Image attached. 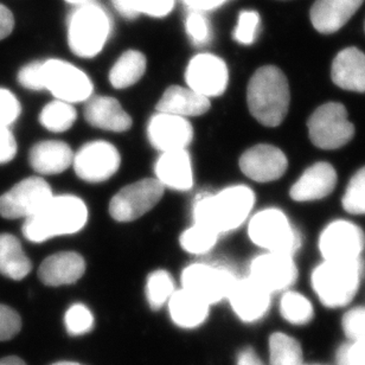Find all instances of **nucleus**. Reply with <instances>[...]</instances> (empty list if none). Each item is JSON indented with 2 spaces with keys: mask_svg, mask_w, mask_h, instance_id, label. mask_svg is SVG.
I'll return each mask as SVG.
<instances>
[{
  "mask_svg": "<svg viewBox=\"0 0 365 365\" xmlns=\"http://www.w3.org/2000/svg\"><path fill=\"white\" fill-rule=\"evenodd\" d=\"M87 220L88 209L81 198L71 195L53 196L37 214L26 218L23 234L31 242H44L80 232Z\"/></svg>",
  "mask_w": 365,
  "mask_h": 365,
  "instance_id": "1",
  "label": "nucleus"
},
{
  "mask_svg": "<svg viewBox=\"0 0 365 365\" xmlns=\"http://www.w3.org/2000/svg\"><path fill=\"white\" fill-rule=\"evenodd\" d=\"M254 203L255 196L248 186H230L216 195L200 197L193 205V220L220 235L242 225Z\"/></svg>",
  "mask_w": 365,
  "mask_h": 365,
  "instance_id": "2",
  "label": "nucleus"
},
{
  "mask_svg": "<svg viewBox=\"0 0 365 365\" xmlns=\"http://www.w3.org/2000/svg\"><path fill=\"white\" fill-rule=\"evenodd\" d=\"M291 101L289 86L284 73L274 66L254 73L247 88L250 113L264 126H279L287 115Z\"/></svg>",
  "mask_w": 365,
  "mask_h": 365,
  "instance_id": "3",
  "label": "nucleus"
},
{
  "mask_svg": "<svg viewBox=\"0 0 365 365\" xmlns=\"http://www.w3.org/2000/svg\"><path fill=\"white\" fill-rule=\"evenodd\" d=\"M363 262L329 261L313 271L312 286L320 302L330 309L346 306L355 298L362 277Z\"/></svg>",
  "mask_w": 365,
  "mask_h": 365,
  "instance_id": "4",
  "label": "nucleus"
},
{
  "mask_svg": "<svg viewBox=\"0 0 365 365\" xmlns=\"http://www.w3.org/2000/svg\"><path fill=\"white\" fill-rule=\"evenodd\" d=\"M108 14L98 4H83L71 14L68 24V43L71 51L82 58L98 55L110 35Z\"/></svg>",
  "mask_w": 365,
  "mask_h": 365,
  "instance_id": "5",
  "label": "nucleus"
},
{
  "mask_svg": "<svg viewBox=\"0 0 365 365\" xmlns=\"http://www.w3.org/2000/svg\"><path fill=\"white\" fill-rule=\"evenodd\" d=\"M248 234L257 246L273 253L293 257L302 246V236L277 209L260 211L250 220Z\"/></svg>",
  "mask_w": 365,
  "mask_h": 365,
  "instance_id": "6",
  "label": "nucleus"
},
{
  "mask_svg": "<svg viewBox=\"0 0 365 365\" xmlns=\"http://www.w3.org/2000/svg\"><path fill=\"white\" fill-rule=\"evenodd\" d=\"M307 126L313 144L323 150L343 148L355 134V127L349 121L346 109L337 102L320 106L309 118Z\"/></svg>",
  "mask_w": 365,
  "mask_h": 365,
  "instance_id": "7",
  "label": "nucleus"
},
{
  "mask_svg": "<svg viewBox=\"0 0 365 365\" xmlns=\"http://www.w3.org/2000/svg\"><path fill=\"white\" fill-rule=\"evenodd\" d=\"M43 86L56 100L76 103L87 101L93 93L88 76L73 64L62 60L42 62Z\"/></svg>",
  "mask_w": 365,
  "mask_h": 365,
  "instance_id": "8",
  "label": "nucleus"
},
{
  "mask_svg": "<svg viewBox=\"0 0 365 365\" xmlns=\"http://www.w3.org/2000/svg\"><path fill=\"white\" fill-rule=\"evenodd\" d=\"M237 277L229 268L209 264H193L182 274V288L207 305L228 299Z\"/></svg>",
  "mask_w": 365,
  "mask_h": 365,
  "instance_id": "9",
  "label": "nucleus"
},
{
  "mask_svg": "<svg viewBox=\"0 0 365 365\" xmlns=\"http://www.w3.org/2000/svg\"><path fill=\"white\" fill-rule=\"evenodd\" d=\"M163 195L164 186L158 180H139L125 186L113 197L109 203V214L118 222L134 221L151 210Z\"/></svg>",
  "mask_w": 365,
  "mask_h": 365,
  "instance_id": "10",
  "label": "nucleus"
},
{
  "mask_svg": "<svg viewBox=\"0 0 365 365\" xmlns=\"http://www.w3.org/2000/svg\"><path fill=\"white\" fill-rule=\"evenodd\" d=\"M53 196L51 187L46 180L30 177L0 196V216L7 220L31 217Z\"/></svg>",
  "mask_w": 365,
  "mask_h": 365,
  "instance_id": "11",
  "label": "nucleus"
},
{
  "mask_svg": "<svg viewBox=\"0 0 365 365\" xmlns=\"http://www.w3.org/2000/svg\"><path fill=\"white\" fill-rule=\"evenodd\" d=\"M365 246L362 229L351 222L337 221L331 223L322 232L319 250L325 260H361Z\"/></svg>",
  "mask_w": 365,
  "mask_h": 365,
  "instance_id": "12",
  "label": "nucleus"
},
{
  "mask_svg": "<svg viewBox=\"0 0 365 365\" xmlns=\"http://www.w3.org/2000/svg\"><path fill=\"white\" fill-rule=\"evenodd\" d=\"M75 173L82 180L101 182L115 175L120 166L116 148L107 141H93L80 148L73 159Z\"/></svg>",
  "mask_w": 365,
  "mask_h": 365,
  "instance_id": "13",
  "label": "nucleus"
},
{
  "mask_svg": "<svg viewBox=\"0 0 365 365\" xmlns=\"http://www.w3.org/2000/svg\"><path fill=\"white\" fill-rule=\"evenodd\" d=\"M187 88L205 98L220 96L228 86L229 71L225 61L212 53H200L186 68Z\"/></svg>",
  "mask_w": 365,
  "mask_h": 365,
  "instance_id": "14",
  "label": "nucleus"
},
{
  "mask_svg": "<svg viewBox=\"0 0 365 365\" xmlns=\"http://www.w3.org/2000/svg\"><path fill=\"white\" fill-rule=\"evenodd\" d=\"M298 269L293 257L287 254L268 253L255 257L250 268V277L269 293L284 291L294 284Z\"/></svg>",
  "mask_w": 365,
  "mask_h": 365,
  "instance_id": "15",
  "label": "nucleus"
},
{
  "mask_svg": "<svg viewBox=\"0 0 365 365\" xmlns=\"http://www.w3.org/2000/svg\"><path fill=\"white\" fill-rule=\"evenodd\" d=\"M148 137L152 146L162 153L186 150L192 141L193 130L185 118L159 112L148 123Z\"/></svg>",
  "mask_w": 365,
  "mask_h": 365,
  "instance_id": "16",
  "label": "nucleus"
},
{
  "mask_svg": "<svg viewBox=\"0 0 365 365\" xmlns=\"http://www.w3.org/2000/svg\"><path fill=\"white\" fill-rule=\"evenodd\" d=\"M271 294L252 277L237 279L229 293V302L240 319L254 323L266 316L271 307Z\"/></svg>",
  "mask_w": 365,
  "mask_h": 365,
  "instance_id": "17",
  "label": "nucleus"
},
{
  "mask_svg": "<svg viewBox=\"0 0 365 365\" xmlns=\"http://www.w3.org/2000/svg\"><path fill=\"white\" fill-rule=\"evenodd\" d=\"M240 168L255 182H273L287 170V158L284 152L272 145H257L243 153Z\"/></svg>",
  "mask_w": 365,
  "mask_h": 365,
  "instance_id": "18",
  "label": "nucleus"
},
{
  "mask_svg": "<svg viewBox=\"0 0 365 365\" xmlns=\"http://www.w3.org/2000/svg\"><path fill=\"white\" fill-rule=\"evenodd\" d=\"M364 0H316L309 17L313 28L324 35L341 30L362 6Z\"/></svg>",
  "mask_w": 365,
  "mask_h": 365,
  "instance_id": "19",
  "label": "nucleus"
},
{
  "mask_svg": "<svg viewBox=\"0 0 365 365\" xmlns=\"http://www.w3.org/2000/svg\"><path fill=\"white\" fill-rule=\"evenodd\" d=\"M337 184V173L327 163H318L306 170L292 186L289 195L297 202L322 200L329 196Z\"/></svg>",
  "mask_w": 365,
  "mask_h": 365,
  "instance_id": "20",
  "label": "nucleus"
},
{
  "mask_svg": "<svg viewBox=\"0 0 365 365\" xmlns=\"http://www.w3.org/2000/svg\"><path fill=\"white\" fill-rule=\"evenodd\" d=\"M86 262L80 254L62 252L53 254L43 261L38 277L43 284L51 287L71 284L81 279L85 274Z\"/></svg>",
  "mask_w": 365,
  "mask_h": 365,
  "instance_id": "21",
  "label": "nucleus"
},
{
  "mask_svg": "<svg viewBox=\"0 0 365 365\" xmlns=\"http://www.w3.org/2000/svg\"><path fill=\"white\" fill-rule=\"evenodd\" d=\"M85 118L91 126L110 132H125L132 126L130 116L110 96H91L86 103Z\"/></svg>",
  "mask_w": 365,
  "mask_h": 365,
  "instance_id": "22",
  "label": "nucleus"
},
{
  "mask_svg": "<svg viewBox=\"0 0 365 365\" xmlns=\"http://www.w3.org/2000/svg\"><path fill=\"white\" fill-rule=\"evenodd\" d=\"M155 175L163 186L177 191H187L193 185L191 159L186 150L163 152L155 163Z\"/></svg>",
  "mask_w": 365,
  "mask_h": 365,
  "instance_id": "23",
  "label": "nucleus"
},
{
  "mask_svg": "<svg viewBox=\"0 0 365 365\" xmlns=\"http://www.w3.org/2000/svg\"><path fill=\"white\" fill-rule=\"evenodd\" d=\"M331 76L339 88L365 93V53L354 46L341 50L334 60Z\"/></svg>",
  "mask_w": 365,
  "mask_h": 365,
  "instance_id": "24",
  "label": "nucleus"
},
{
  "mask_svg": "<svg viewBox=\"0 0 365 365\" xmlns=\"http://www.w3.org/2000/svg\"><path fill=\"white\" fill-rule=\"evenodd\" d=\"M30 164L36 173L58 175L73 165L74 153L63 141L46 140L36 144L30 151Z\"/></svg>",
  "mask_w": 365,
  "mask_h": 365,
  "instance_id": "25",
  "label": "nucleus"
},
{
  "mask_svg": "<svg viewBox=\"0 0 365 365\" xmlns=\"http://www.w3.org/2000/svg\"><path fill=\"white\" fill-rule=\"evenodd\" d=\"M209 108V98L192 89L182 88L180 86H173L166 89L157 105L158 112L169 113L182 118L202 115Z\"/></svg>",
  "mask_w": 365,
  "mask_h": 365,
  "instance_id": "26",
  "label": "nucleus"
},
{
  "mask_svg": "<svg viewBox=\"0 0 365 365\" xmlns=\"http://www.w3.org/2000/svg\"><path fill=\"white\" fill-rule=\"evenodd\" d=\"M210 305L184 288L173 293L169 300L171 319L177 327L195 329L205 322Z\"/></svg>",
  "mask_w": 365,
  "mask_h": 365,
  "instance_id": "27",
  "label": "nucleus"
},
{
  "mask_svg": "<svg viewBox=\"0 0 365 365\" xmlns=\"http://www.w3.org/2000/svg\"><path fill=\"white\" fill-rule=\"evenodd\" d=\"M32 264L17 237L11 234L0 235V273L12 280H23Z\"/></svg>",
  "mask_w": 365,
  "mask_h": 365,
  "instance_id": "28",
  "label": "nucleus"
},
{
  "mask_svg": "<svg viewBox=\"0 0 365 365\" xmlns=\"http://www.w3.org/2000/svg\"><path fill=\"white\" fill-rule=\"evenodd\" d=\"M146 71V57L138 50H128L116 61L109 71V81L114 88H128L137 83Z\"/></svg>",
  "mask_w": 365,
  "mask_h": 365,
  "instance_id": "29",
  "label": "nucleus"
},
{
  "mask_svg": "<svg viewBox=\"0 0 365 365\" xmlns=\"http://www.w3.org/2000/svg\"><path fill=\"white\" fill-rule=\"evenodd\" d=\"M78 114L71 103L55 100L43 108L39 115V121L46 130L61 133L71 128L76 121Z\"/></svg>",
  "mask_w": 365,
  "mask_h": 365,
  "instance_id": "30",
  "label": "nucleus"
},
{
  "mask_svg": "<svg viewBox=\"0 0 365 365\" xmlns=\"http://www.w3.org/2000/svg\"><path fill=\"white\" fill-rule=\"evenodd\" d=\"M271 365H302V346L287 334H273L269 338Z\"/></svg>",
  "mask_w": 365,
  "mask_h": 365,
  "instance_id": "31",
  "label": "nucleus"
},
{
  "mask_svg": "<svg viewBox=\"0 0 365 365\" xmlns=\"http://www.w3.org/2000/svg\"><path fill=\"white\" fill-rule=\"evenodd\" d=\"M175 282L169 272L158 269L150 274L146 282V297L152 309H162L175 293Z\"/></svg>",
  "mask_w": 365,
  "mask_h": 365,
  "instance_id": "32",
  "label": "nucleus"
},
{
  "mask_svg": "<svg viewBox=\"0 0 365 365\" xmlns=\"http://www.w3.org/2000/svg\"><path fill=\"white\" fill-rule=\"evenodd\" d=\"M281 314L288 323L305 325L313 318L312 304L298 292H286L281 299Z\"/></svg>",
  "mask_w": 365,
  "mask_h": 365,
  "instance_id": "33",
  "label": "nucleus"
},
{
  "mask_svg": "<svg viewBox=\"0 0 365 365\" xmlns=\"http://www.w3.org/2000/svg\"><path fill=\"white\" fill-rule=\"evenodd\" d=\"M218 234L202 225H195L186 229L180 236V246L190 254L200 255L210 252L217 242Z\"/></svg>",
  "mask_w": 365,
  "mask_h": 365,
  "instance_id": "34",
  "label": "nucleus"
},
{
  "mask_svg": "<svg viewBox=\"0 0 365 365\" xmlns=\"http://www.w3.org/2000/svg\"><path fill=\"white\" fill-rule=\"evenodd\" d=\"M343 207L350 214H365V168L359 170L349 182L343 197Z\"/></svg>",
  "mask_w": 365,
  "mask_h": 365,
  "instance_id": "35",
  "label": "nucleus"
},
{
  "mask_svg": "<svg viewBox=\"0 0 365 365\" xmlns=\"http://www.w3.org/2000/svg\"><path fill=\"white\" fill-rule=\"evenodd\" d=\"M260 26V14H257V11H242L232 32V37L236 42L242 46H250L257 41Z\"/></svg>",
  "mask_w": 365,
  "mask_h": 365,
  "instance_id": "36",
  "label": "nucleus"
},
{
  "mask_svg": "<svg viewBox=\"0 0 365 365\" xmlns=\"http://www.w3.org/2000/svg\"><path fill=\"white\" fill-rule=\"evenodd\" d=\"M64 324L71 336H81L94 327V317L87 306L75 304L66 313Z\"/></svg>",
  "mask_w": 365,
  "mask_h": 365,
  "instance_id": "37",
  "label": "nucleus"
},
{
  "mask_svg": "<svg viewBox=\"0 0 365 365\" xmlns=\"http://www.w3.org/2000/svg\"><path fill=\"white\" fill-rule=\"evenodd\" d=\"M185 29L186 34L196 46H204L211 39V26L203 12H190L186 17Z\"/></svg>",
  "mask_w": 365,
  "mask_h": 365,
  "instance_id": "38",
  "label": "nucleus"
},
{
  "mask_svg": "<svg viewBox=\"0 0 365 365\" xmlns=\"http://www.w3.org/2000/svg\"><path fill=\"white\" fill-rule=\"evenodd\" d=\"M343 330L351 341L365 339V307L359 306L345 313Z\"/></svg>",
  "mask_w": 365,
  "mask_h": 365,
  "instance_id": "39",
  "label": "nucleus"
},
{
  "mask_svg": "<svg viewBox=\"0 0 365 365\" xmlns=\"http://www.w3.org/2000/svg\"><path fill=\"white\" fill-rule=\"evenodd\" d=\"M137 16L144 14L151 17H165L173 11L175 0H130Z\"/></svg>",
  "mask_w": 365,
  "mask_h": 365,
  "instance_id": "40",
  "label": "nucleus"
},
{
  "mask_svg": "<svg viewBox=\"0 0 365 365\" xmlns=\"http://www.w3.org/2000/svg\"><path fill=\"white\" fill-rule=\"evenodd\" d=\"M21 329V316L14 309L0 304V341H10Z\"/></svg>",
  "mask_w": 365,
  "mask_h": 365,
  "instance_id": "41",
  "label": "nucleus"
},
{
  "mask_svg": "<svg viewBox=\"0 0 365 365\" xmlns=\"http://www.w3.org/2000/svg\"><path fill=\"white\" fill-rule=\"evenodd\" d=\"M21 103L10 91L0 88V126L9 127L21 114Z\"/></svg>",
  "mask_w": 365,
  "mask_h": 365,
  "instance_id": "42",
  "label": "nucleus"
},
{
  "mask_svg": "<svg viewBox=\"0 0 365 365\" xmlns=\"http://www.w3.org/2000/svg\"><path fill=\"white\" fill-rule=\"evenodd\" d=\"M337 365H365V339L341 345L337 351Z\"/></svg>",
  "mask_w": 365,
  "mask_h": 365,
  "instance_id": "43",
  "label": "nucleus"
},
{
  "mask_svg": "<svg viewBox=\"0 0 365 365\" xmlns=\"http://www.w3.org/2000/svg\"><path fill=\"white\" fill-rule=\"evenodd\" d=\"M18 82L30 91H44L42 78V62H32L21 68L18 73Z\"/></svg>",
  "mask_w": 365,
  "mask_h": 365,
  "instance_id": "44",
  "label": "nucleus"
},
{
  "mask_svg": "<svg viewBox=\"0 0 365 365\" xmlns=\"http://www.w3.org/2000/svg\"><path fill=\"white\" fill-rule=\"evenodd\" d=\"M17 153V143L9 127L0 126V164H6Z\"/></svg>",
  "mask_w": 365,
  "mask_h": 365,
  "instance_id": "45",
  "label": "nucleus"
},
{
  "mask_svg": "<svg viewBox=\"0 0 365 365\" xmlns=\"http://www.w3.org/2000/svg\"><path fill=\"white\" fill-rule=\"evenodd\" d=\"M14 26V14L3 4H0V41L11 35Z\"/></svg>",
  "mask_w": 365,
  "mask_h": 365,
  "instance_id": "46",
  "label": "nucleus"
},
{
  "mask_svg": "<svg viewBox=\"0 0 365 365\" xmlns=\"http://www.w3.org/2000/svg\"><path fill=\"white\" fill-rule=\"evenodd\" d=\"M227 1H229V0H184V3H185L191 10L200 11V12L215 10V9L222 6V5L227 3Z\"/></svg>",
  "mask_w": 365,
  "mask_h": 365,
  "instance_id": "47",
  "label": "nucleus"
},
{
  "mask_svg": "<svg viewBox=\"0 0 365 365\" xmlns=\"http://www.w3.org/2000/svg\"><path fill=\"white\" fill-rule=\"evenodd\" d=\"M236 365H266L252 348L243 349L237 355Z\"/></svg>",
  "mask_w": 365,
  "mask_h": 365,
  "instance_id": "48",
  "label": "nucleus"
},
{
  "mask_svg": "<svg viewBox=\"0 0 365 365\" xmlns=\"http://www.w3.org/2000/svg\"><path fill=\"white\" fill-rule=\"evenodd\" d=\"M112 3L118 12L123 17L128 18V19L138 17L135 12H134L133 7H132L130 0H112Z\"/></svg>",
  "mask_w": 365,
  "mask_h": 365,
  "instance_id": "49",
  "label": "nucleus"
},
{
  "mask_svg": "<svg viewBox=\"0 0 365 365\" xmlns=\"http://www.w3.org/2000/svg\"><path fill=\"white\" fill-rule=\"evenodd\" d=\"M0 365H26L23 359L16 356H10V357H5V359H0Z\"/></svg>",
  "mask_w": 365,
  "mask_h": 365,
  "instance_id": "50",
  "label": "nucleus"
},
{
  "mask_svg": "<svg viewBox=\"0 0 365 365\" xmlns=\"http://www.w3.org/2000/svg\"><path fill=\"white\" fill-rule=\"evenodd\" d=\"M66 1L80 6V5H83V4L91 3V0H66Z\"/></svg>",
  "mask_w": 365,
  "mask_h": 365,
  "instance_id": "51",
  "label": "nucleus"
},
{
  "mask_svg": "<svg viewBox=\"0 0 365 365\" xmlns=\"http://www.w3.org/2000/svg\"><path fill=\"white\" fill-rule=\"evenodd\" d=\"M53 365H81V364H78V363H75V362H58V363H55V364H53Z\"/></svg>",
  "mask_w": 365,
  "mask_h": 365,
  "instance_id": "52",
  "label": "nucleus"
},
{
  "mask_svg": "<svg viewBox=\"0 0 365 365\" xmlns=\"http://www.w3.org/2000/svg\"><path fill=\"white\" fill-rule=\"evenodd\" d=\"M364 31H365V24H364Z\"/></svg>",
  "mask_w": 365,
  "mask_h": 365,
  "instance_id": "53",
  "label": "nucleus"
},
{
  "mask_svg": "<svg viewBox=\"0 0 365 365\" xmlns=\"http://www.w3.org/2000/svg\"><path fill=\"white\" fill-rule=\"evenodd\" d=\"M302 365H305V364H302ZM317 365V364H316Z\"/></svg>",
  "mask_w": 365,
  "mask_h": 365,
  "instance_id": "54",
  "label": "nucleus"
}]
</instances>
